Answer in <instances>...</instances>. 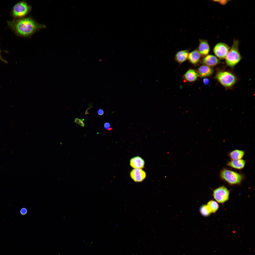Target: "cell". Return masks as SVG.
I'll return each mask as SVG.
<instances>
[{
  "mask_svg": "<svg viewBox=\"0 0 255 255\" xmlns=\"http://www.w3.org/2000/svg\"><path fill=\"white\" fill-rule=\"evenodd\" d=\"M230 48L226 44L223 42H219L214 46L213 52L217 57L223 59H225Z\"/></svg>",
  "mask_w": 255,
  "mask_h": 255,
  "instance_id": "7",
  "label": "cell"
},
{
  "mask_svg": "<svg viewBox=\"0 0 255 255\" xmlns=\"http://www.w3.org/2000/svg\"><path fill=\"white\" fill-rule=\"evenodd\" d=\"M130 164L131 166L134 169H141L144 166V162L140 157L136 156L131 159Z\"/></svg>",
  "mask_w": 255,
  "mask_h": 255,
  "instance_id": "12",
  "label": "cell"
},
{
  "mask_svg": "<svg viewBox=\"0 0 255 255\" xmlns=\"http://www.w3.org/2000/svg\"><path fill=\"white\" fill-rule=\"evenodd\" d=\"M214 1L216 2H217L222 5H225L228 2V0H214Z\"/></svg>",
  "mask_w": 255,
  "mask_h": 255,
  "instance_id": "23",
  "label": "cell"
},
{
  "mask_svg": "<svg viewBox=\"0 0 255 255\" xmlns=\"http://www.w3.org/2000/svg\"><path fill=\"white\" fill-rule=\"evenodd\" d=\"M110 127V124L109 122H106L104 124V128L105 130H108L109 129L111 128Z\"/></svg>",
  "mask_w": 255,
  "mask_h": 255,
  "instance_id": "22",
  "label": "cell"
},
{
  "mask_svg": "<svg viewBox=\"0 0 255 255\" xmlns=\"http://www.w3.org/2000/svg\"><path fill=\"white\" fill-rule=\"evenodd\" d=\"M201 56L198 50L196 49L189 53L188 59L191 63L193 64H196L199 62Z\"/></svg>",
  "mask_w": 255,
  "mask_h": 255,
  "instance_id": "14",
  "label": "cell"
},
{
  "mask_svg": "<svg viewBox=\"0 0 255 255\" xmlns=\"http://www.w3.org/2000/svg\"><path fill=\"white\" fill-rule=\"evenodd\" d=\"M189 54L188 50H184L179 51L175 55V59L179 63H182L188 59Z\"/></svg>",
  "mask_w": 255,
  "mask_h": 255,
  "instance_id": "15",
  "label": "cell"
},
{
  "mask_svg": "<svg viewBox=\"0 0 255 255\" xmlns=\"http://www.w3.org/2000/svg\"><path fill=\"white\" fill-rule=\"evenodd\" d=\"M245 154L244 152L238 149H235L231 152L229 153L230 157L232 160L242 159Z\"/></svg>",
  "mask_w": 255,
  "mask_h": 255,
  "instance_id": "17",
  "label": "cell"
},
{
  "mask_svg": "<svg viewBox=\"0 0 255 255\" xmlns=\"http://www.w3.org/2000/svg\"><path fill=\"white\" fill-rule=\"evenodd\" d=\"M10 27L17 34L23 36H29L37 28V25L31 19L26 18L14 19L8 21Z\"/></svg>",
  "mask_w": 255,
  "mask_h": 255,
  "instance_id": "1",
  "label": "cell"
},
{
  "mask_svg": "<svg viewBox=\"0 0 255 255\" xmlns=\"http://www.w3.org/2000/svg\"><path fill=\"white\" fill-rule=\"evenodd\" d=\"M198 76L196 72L194 70L191 69L188 70L184 76L185 79L190 82L196 81L197 79Z\"/></svg>",
  "mask_w": 255,
  "mask_h": 255,
  "instance_id": "16",
  "label": "cell"
},
{
  "mask_svg": "<svg viewBox=\"0 0 255 255\" xmlns=\"http://www.w3.org/2000/svg\"><path fill=\"white\" fill-rule=\"evenodd\" d=\"M74 122L82 127H84L85 126V123L83 121L78 118H76L75 119Z\"/></svg>",
  "mask_w": 255,
  "mask_h": 255,
  "instance_id": "20",
  "label": "cell"
},
{
  "mask_svg": "<svg viewBox=\"0 0 255 255\" xmlns=\"http://www.w3.org/2000/svg\"><path fill=\"white\" fill-rule=\"evenodd\" d=\"M246 161L242 159L237 160H232L227 163V165L233 168L241 170L244 167Z\"/></svg>",
  "mask_w": 255,
  "mask_h": 255,
  "instance_id": "13",
  "label": "cell"
},
{
  "mask_svg": "<svg viewBox=\"0 0 255 255\" xmlns=\"http://www.w3.org/2000/svg\"><path fill=\"white\" fill-rule=\"evenodd\" d=\"M215 78L224 87L230 88L236 83L237 78L234 74L230 72L220 71L217 72Z\"/></svg>",
  "mask_w": 255,
  "mask_h": 255,
  "instance_id": "3",
  "label": "cell"
},
{
  "mask_svg": "<svg viewBox=\"0 0 255 255\" xmlns=\"http://www.w3.org/2000/svg\"><path fill=\"white\" fill-rule=\"evenodd\" d=\"M104 113V110L102 109H99L97 111V114L99 115H103Z\"/></svg>",
  "mask_w": 255,
  "mask_h": 255,
  "instance_id": "24",
  "label": "cell"
},
{
  "mask_svg": "<svg viewBox=\"0 0 255 255\" xmlns=\"http://www.w3.org/2000/svg\"><path fill=\"white\" fill-rule=\"evenodd\" d=\"M203 63L210 67L215 66L220 63L219 59L216 56L212 55H208L203 59Z\"/></svg>",
  "mask_w": 255,
  "mask_h": 255,
  "instance_id": "11",
  "label": "cell"
},
{
  "mask_svg": "<svg viewBox=\"0 0 255 255\" xmlns=\"http://www.w3.org/2000/svg\"><path fill=\"white\" fill-rule=\"evenodd\" d=\"M210 50V47L207 41L204 39H199L198 50L201 55L206 56L208 54Z\"/></svg>",
  "mask_w": 255,
  "mask_h": 255,
  "instance_id": "10",
  "label": "cell"
},
{
  "mask_svg": "<svg viewBox=\"0 0 255 255\" xmlns=\"http://www.w3.org/2000/svg\"><path fill=\"white\" fill-rule=\"evenodd\" d=\"M214 70L212 67L204 65L199 67L197 70L198 76L200 77L209 76L212 75Z\"/></svg>",
  "mask_w": 255,
  "mask_h": 255,
  "instance_id": "9",
  "label": "cell"
},
{
  "mask_svg": "<svg viewBox=\"0 0 255 255\" xmlns=\"http://www.w3.org/2000/svg\"><path fill=\"white\" fill-rule=\"evenodd\" d=\"M130 175L132 179L136 182L142 181L146 176L145 172L141 169H134L132 170L130 172Z\"/></svg>",
  "mask_w": 255,
  "mask_h": 255,
  "instance_id": "8",
  "label": "cell"
},
{
  "mask_svg": "<svg viewBox=\"0 0 255 255\" xmlns=\"http://www.w3.org/2000/svg\"><path fill=\"white\" fill-rule=\"evenodd\" d=\"M211 213H215L218 209L219 205L216 201L211 200L207 204Z\"/></svg>",
  "mask_w": 255,
  "mask_h": 255,
  "instance_id": "18",
  "label": "cell"
},
{
  "mask_svg": "<svg viewBox=\"0 0 255 255\" xmlns=\"http://www.w3.org/2000/svg\"><path fill=\"white\" fill-rule=\"evenodd\" d=\"M230 192L224 186H221L215 189L213 191L214 198L218 203H223L229 199Z\"/></svg>",
  "mask_w": 255,
  "mask_h": 255,
  "instance_id": "6",
  "label": "cell"
},
{
  "mask_svg": "<svg viewBox=\"0 0 255 255\" xmlns=\"http://www.w3.org/2000/svg\"><path fill=\"white\" fill-rule=\"evenodd\" d=\"M29 10V7L26 2H19L13 6L12 10V15L15 18L22 17L26 15Z\"/></svg>",
  "mask_w": 255,
  "mask_h": 255,
  "instance_id": "5",
  "label": "cell"
},
{
  "mask_svg": "<svg viewBox=\"0 0 255 255\" xmlns=\"http://www.w3.org/2000/svg\"><path fill=\"white\" fill-rule=\"evenodd\" d=\"M220 176L222 179L231 185L240 184L243 179L241 174L226 169L221 171Z\"/></svg>",
  "mask_w": 255,
  "mask_h": 255,
  "instance_id": "4",
  "label": "cell"
},
{
  "mask_svg": "<svg viewBox=\"0 0 255 255\" xmlns=\"http://www.w3.org/2000/svg\"><path fill=\"white\" fill-rule=\"evenodd\" d=\"M209 81V80L205 78L204 80V83L206 84H208Z\"/></svg>",
  "mask_w": 255,
  "mask_h": 255,
  "instance_id": "25",
  "label": "cell"
},
{
  "mask_svg": "<svg viewBox=\"0 0 255 255\" xmlns=\"http://www.w3.org/2000/svg\"><path fill=\"white\" fill-rule=\"evenodd\" d=\"M239 45L238 40L234 39L225 59L227 65L230 67H234L242 59L239 50Z\"/></svg>",
  "mask_w": 255,
  "mask_h": 255,
  "instance_id": "2",
  "label": "cell"
},
{
  "mask_svg": "<svg viewBox=\"0 0 255 255\" xmlns=\"http://www.w3.org/2000/svg\"><path fill=\"white\" fill-rule=\"evenodd\" d=\"M20 212L22 215H25L27 213V209L25 208H22L21 209Z\"/></svg>",
  "mask_w": 255,
  "mask_h": 255,
  "instance_id": "21",
  "label": "cell"
},
{
  "mask_svg": "<svg viewBox=\"0 0 255 255\" xmlns=\"http://www.w3.org/2000/svg\"><path fill=\"white\" fill-rule=\"evenodd\" d=\"M0 60H1L2 61H3V62H5L6 63H7V62L6 61H5V60H4L2 58V57H1V51H0Z\"/></svg>",
  "mask_w": 255,
  "mask_h": 255,
  "instance_id": "26",
  "label": "cell"
},
{
  "mask_svg": "<svg viewBox=\"0 0 255 255\" xmlns=\"http://www.w3.org/2000/svg\"><path fill=\"white\" fill-rule=\"evenodd\" d=\"M200 211L201 214L205 217L209 216L211 213L207 205H204L202 206L200 208Z\"/></svg>",
  "mask_w": 255,
  "mask_h": 255,
  "instance_id": "19",
  "label": "cell"
}]
</instances>
